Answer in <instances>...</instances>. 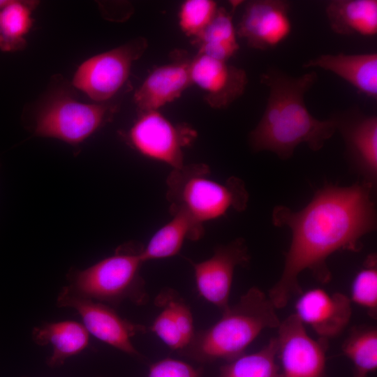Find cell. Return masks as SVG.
<instances>
[{
    "label": "cell",
    "mask_w": 377,
    "mask_h": 377,
    "mask_svg": "<svg viewBox=\"0 0 377 377\" xmlns=\"http://www.w3.org/2000/svg\"><path fill=\"white\" fill-rule=\"evenodd\" d=\"M374 189L362 181L348 186L327 184L300 210L284 205L274 208L273 224L291 232L281 275L267 294L276 309L302 293V272L309 270L318 281L328 283V258L337 251L361 249V239L376 228Z\"/></svg>",
    "instance_id": "6da1fadb"
},
{
    "label": "cell",
    "mask_w": 377,
    "mask_h": 377,
    "mask_svg": "<svg viewBox=\"0 0 377 377\" xmlns=\"http://www.w3.org/2000/svg\"><path fill=\"white\" fill-rule=\"evenodd\" d=\"M317 80L315 71L294 77L269 67L263 73L260 82L269 88V96L263 114L249 136L253 151H269L287 160L300 144L312 151L323 147L337 130L332 118L318 119L306 106L304 96Z\"/></svg>",
    "instance_id": "7a4b0ae2"
},
{
    "label": "cell",
    "mask_w": 377,
    "mask_h": 377,
    "mask_svg": "<svg viewBox=\"0 0 377 377\" xmlns=\"http://www.w3.org/2000/svg\"><path fill=\"white\" fill-rule=\"evenodd\" d=\"M267 295L253 286L207 329L195 332L182 355L202 362H226L245 353L246 349L266 329L277 328L281 323Z\"/></svg>",
    "instance_id": "3957f363"
},
{
    "label": "cell",
    "mask_w": 377,
    "mask_h": 377,
    "mask_svg": "<svg viewBox=\"0 0 377 377\" xmlns=\"http://www.w3.org/2000/svg\"><path fill=\"white\" fill-rule=\"evenodd\" d=\"M144 245L130 241L85 269L71 268L61 290L77 297L117 306L125 301L142 306L149 300L141 275Z\"/></svg>",
    "instance_id": "277c9868"
},
{
    "label": "cell",
    "mask_w": 377,
    "mask_h": 377,
    "mask_svg": "<svg viewBox=\"0 0 377 377\" xmlns=\"http://www.w3.org/2000/svg\"><path fill=\"white\" fill-rule=\"evenodd\" d=\"M207 165L193 163L174 168L166 179L170 214L181 212L195 223L217 219L230 211H244L249 201L244 182L237 177L225 182L210 177Z\"/></svg>",
    "instance_id": "5b68a950"
},
{
    "label": "cell",
    "mask_w": 377,
    "mask_h": 377,
    "mask_svg": "<svg viewBox=\"0 0 377 377\" xmlns=\"http://www.w3.org/2000/svg\"><path fill=\"white\" fill-rule=\"evenodd\" d=\"M117 110L108 102H80L69 87H57L38 104L31 128L36 136L58 139L76 147L112 121Z\"/></svg>",
    "instance_id": "8992f818"
},
{
    "label": "cell",
    "mask_w": 377,
    "mask_h": 377,
    "mask_svg": "<svg viewBox=\"0 0 377 377\" xmlns=\"http://www.w3.org/2000/svg\"><path fill=\"white\" fill-rule=\"evenodd\" d=\"M138 154L174 168L184 163V149L196 138V132L184 124H174L158 110L140 112L133 125L121 133Z\"/></svg>",
    "instance_id": "52a82bcc"
},
{
    "label": "cell",
    "mask_w": 377,
    "mask_h": 377,
    "mask_svg": "<svg viewBox=\"0 0 377 377\" xmlns=\"http://www.w3.org/2000/svg\"><path fill=\"white\" fill-rule=\"evenodd\" d=\"M147 46V40L139 36L87 59L75 71L73 87L96 103L107 102L124 84L133 63L142 56Z\"/></svg>",
    "instance_id": "ba28073f"
},
{
    "label": "cell",
    "mask_w": 377,
    "mask_h": 377,
    "mask_svg": "<svg viewBox=\"0 0 377 377\" xmlns=\"http://www.w3.org/2000/svg\"><path fill=\"white\" fill-rule=\"evenodd\" d=\"M276 355L282 377H325L327 339L312 338L294 314L281 321Z\"/></svg>",
    "instance_id": "9c48e42d"
},
{
    "label": "cell",
    "mask_w": 377,
    "mask_h": 377,
    "mask_svg": "<svg viewBox=\"0 0 377 377\" xmlns=\"http://www.w3.org/2000/svg\"><path fill=\"white\" fill-rule=\"evenodd\" d=\"M343 138L347 162L361 181L377 183V117L354 105L330 116Z\"/></svg>",
    "instance_id": "30bf717a"
},
{
    "label": "cell",
    "mask_w": 377,
    "mask_h": 377,
    "mask_svg": "<svg viewBox=\"0 0 377 377\" xmlns=\"http://www.w3.org/2000/svg\"><path fill=\"white\" fill-rule=\"evenodd\" d=\"M57 304L59 307L75 310L89 334L128 355L140 356L131 339L139 333L146 332L145 326L121 318L111 306L73 296L62 290Z\"/></svg>",
    "instance_id": "8fae6325"
},
{
    "label": "cell",
    "mask_w": 377,
    "mask_h": 377,
    "mask_svg": "<svg viewBox=\"0 0 377 377\" xmlns=\"http://www.w3.org/2000/svg\"><path fill=\"white\" fill-rule=\"evenodd\" d=\"M249 261L248 248L242 238L217 246L213 255L205 260L194 263L189 260L199 294L221 311L230 306L235 269L246 266Z\"/></svg>",
    "instance_id": "7c38bea8"
},
{
    "label": "cell",
    "mask_w": 377,
    "mask_h": 377,
    "mask_svg": "<svg viewBox=\"0 0 377 377\" xmlns=\"http://www.w3.org/2000/svg\"><path fill=\"white\" fill-rule=\"evenodd\" d=\"M290 3L281 0L248 1L237 34L251 48L267 50L283 42L292 31Z\"/></svg>",
    "instance_id": "4fadbf2b"
},
{
    "label": "cell",
    "mask_w": 377,
    "mask_h": 377,
    "mask_svg": "<svg viewBox=\"0 0 377 377\" xmlns=\"http://www.w3.org/2000/svg\"><path fill=\"white\" fill-rule=\"evenodd\" d=\"M299 295L294 314L319 338L328 340L337 337L348 325L352 302L345 294L330 293L323 288H313Z\"/></svg>",
    "instance_id": "5bb4252c"
},
{
    "label": "cell",
    "mask_w": 377,
    "mask_h": 377,
    "mask_svg": "<svg viewBox=\"0 0 377 377\" xmlns=\"http://www.w3.org/2000/svg\"><path fill=\"white\" fill-rule=\"evenodd\" d=\"M190 73L193 84L204 91L206 102L215 109L228 107L244 94L248 83L244 69L200 54L191 59Z\"/></svg>",
    "instance_id": "9a60e30c"
},
{
    "label": "cell",
    "mask_w": 377,
    "mask_h": 377,
    "mask_svg": "<svg viewBox=\"0 0 377 377\" xmlns=\"http://www.w3.org/2000/svg\"><path fill=\"white\" fill-rule=\"evenodd\" d=\"M191 61L180 57L154 69L134 94V103L139 112L158 110L193 85Z\"/></svg>",
    "instance_id": "2e32d148"
},
{
    "label": "cell",
    "mask_w": 377,
    "mask_h": 377,
    "mask_svg": "<svg viewBox=\"0 0 377 377\" xmlns=\"http://www.w3.org/2000/svg\"><path fill=\"white\" fill-rule=\"evenodd\" d=\"M303 68H320L332 72L367 97L377 98V54H321L309 59Z\"/></svg>",
    "instance_id": "e0dca14e"
},
{
    "label": "cell",
    "mask_w": 377,
    "mask_h": 377,
    "mask_svg": "<svg viewBox=\"0 0 377 377\" xmlns=\"http://www.w3.org/2000/svg\"><path fill=\"white\" fill-rule=\"evenodd\" d=\"M155 304L161 311L151 325V331L170 348L182 350L195 333L189 306L176 291H168L156 297Z\"/></svg>",
    "instance_id": "ac0fdd59"
},
{
    "label": "cell",
    "mask_w": 377,
    "mask_h": 377,
    "mask_svg": "<svg viewBox=\"0 0 377 377\" xmlns=\"http://www.w3.org/2000/svg\"><path fill=\"white\" fill-rule=\"evenodd\" d=\"M31 339L38 346L52 347V354L47 360V364L55 368L87 348L89 333L82 323L63 320L36 326L32 330Z\"/></svg>",
    "instance_id": "d6986e66"
},
{
    "label": "cell",
    "mask_w": 377,
    "mask_h": 377,
    "mask_svg": "<svg viewBox=\"0 0 377 377\" xmlns=\"http://www.w3.org/2000/svg\"><path fill=\"white\" fill-rule=\"evenodd\" d=\"M331 29L340 35L377 34L376 0H333L325 8Z\"/></svg>",
    "instance_id": "ffe728a7"
},
{
    "label": "cell",
    "mask_w": 377,
    "mask_h": 377,
    "mask_svg": "<svg viewBox=\"0 0 377 377\" xmlns=\"http://www.w3.org/2000/svg\"><path fill=\"white\" fill-rule=\"evenodd\" d=\"M171 216V219L144 245L142 256L145 263L175 256L186 240L196 241L204 235V226L195 223L184 214L176 212Z\"/></svg>",
    "instance_id": "44dd1931"
},
{
    "label": "cell",
    "mask_w": 377,
    "mask_h": 377,
    "mask_svg": "<svg viewBox=\"0 0 377 377\" xmlns=\"http://www.w3.org/2000/svg\"><path fill=\"white\" fill-rule=\"evenodd\" d=\"M232 13L220 7L206 29L193 40L198 53L228 61L238 51L237 31L232 22Z\"/></svg>",
    "instance_id": "7402d4cb"
},
{
    "label": "cell",
    "mask_w": 377,
    "mask_h": 377,
    "mask_svg": "<svg viewBox=\"0 0 377 377\" xmlns=\"http://www.w3.org/2000/svg\"><path fill=\"white\" fill-rule=\"evenodd\" d=\"M39 2L32 0H11L0 10V50L17 52L27 45L25 36L30 31L32 13Z\"/></svg>",
    "instance_id": "603a6c76"
},
{
    "label": "cell",
    "mask_w": 377,
    "mask_h": 377,
    "mask_svg": "<svg viewBox=\"0 0 377 377\" xmlns=\"http://www.w3.org/2000/svg\"><path fill=\"white\" fill-rule=\"evenodd\" d=\"M276 349L274 337L259 350L228 361L220 368L218 377H282Z\"/></svg>",
    "instance_id": "cb8c5ba5"
},
{
    "label": "cell",
    "mask_w": 377,
    "mask_h": 377,
    "mask_svg": "<svg viewBox=\"0 0 377 377\" xmlns=\"http://www.w3.org/2000/svg\"><path fill=\"white\" fill-rule=\"evenodd\" d=\"M343 355L354 371L368 375L377 369V329L373 326L353 327L341 346Z\"/></svg>",
    "instance_id": "d4e9b609"
},
{
    "label": "cell",
    "mask_w": 377,
    "mask_h": 377,
    "mask_svg": "<svg viewBox=\"0 0 377 377\" xmlns=\"http://www.w3.org/2000/svg\"><path fill=\"white\" fill-rule=\"evenodd\" d=\"M351 302L362 307L374 319L377 318V256L371 253L356 273L350 288Z\"/></svg>",
    "instance_id": "484cf974"
},
{
    "label": "cell",
    "mask_w": 377,
    "mask_h": 377,
    "mask_svg": "<svg viewBox=\"0 0 377 377\" xmlns=\"http://www.w3.org/2000/svg\"><path fill=\"white\" fill-rule=\"evenodd\" d=\"M219 7L212 0H187L181 5L178 22L181 30L194 40L214 19Z\"/></svg>",
    "instance_id": "4316f807"
},
{
    "label": "cell",
    "mask_w": 377,
    "mask_h": 377,
    "mask_svg": "<svg viewBox=\"0 0 377 377\" xmlns=\"http://www.w3.org/2000/svg\"><path fill=\"white\" fill-rule=\"evenodd\" d=\"M147 377H203L202 370L179 360L165 358L152 364Z\"/></svg>",
    "instance_id": "83f0119b"
},
{
    "label": "cell",
    "mask_w": 377,
    "mask_h": 377,
    "mask_svg": "<svg viewBox=\"0 0 377 377\" xmlns=\"http://www.w3.org/2000/svg\"><path fill=\"white\" fill-rule=\"evenodd\" d=\"M10 1L11 0H0V10L7 6Z\"/></svg>",
    "instance_id": "f1b7e54d"
},
{
    "label": "cell",
    "mask_w": 377,
    "mask_h": 377,
    "mask_svg": "<svg viewBox=\"0 0 377 377\" xmlns=\"http://www.w3.org/2000/svg\"><path fill=\"white\" fill-rule=\"evenodd\" d=\"M353 377H367V375L353 371Z\"/></svg>",
    "instance_id": "f546056e"
}]
</instances>
